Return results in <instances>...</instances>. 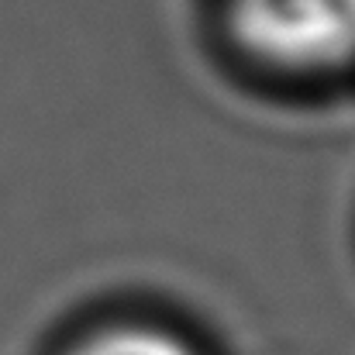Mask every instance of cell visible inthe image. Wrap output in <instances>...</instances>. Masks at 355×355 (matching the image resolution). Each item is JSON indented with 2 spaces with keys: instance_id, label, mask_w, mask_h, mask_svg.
I'll list each match as a JSON object with an SVG mask.
<instances>
[{
  "instance_id": "2",
  "label": "cell",
  "mask_w": 355,
  "mask_h": 355,
  "mask_svg": "<svg viewBox=\"0 0 355 355\" xmlns=\"http://www.w3.org/2000/svg\"><path fill=\"white\" fill-rule=\"evenodd\" d=\"M52 355H214L204 338L155 307H104L73 324Z\"/></svg>"
},
{
  "instance_id": "1",
  "label": "cell",
  "mask_w": 355,
  "mask_h": 355,
  "mask_svg": "<svg viewBox=\"0 0 355 355\" xmlns=\"http://www.w3.org/2000/svg\"><path fill=\"white\" fill-rule=\"evenodd\" d=\"M211 59L262 97L307 101L355 80V0H197Z\"/></svg>"
}]
</instances>
